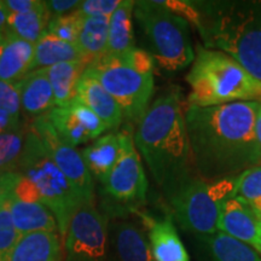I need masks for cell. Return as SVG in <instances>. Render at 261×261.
I'll use <instances>...</instances> for the list:
<instances>
[{"label":"cell","instance_id":"cell-36","mask_svg":"<svg viewBox=\"0 0 261 261\" xmlns=\"http://www.w3.org/2000/svg\"><path fill=\"white\" fill-rule=\"evenodd\" d=\"M44 3L50 18H54L75 11L79 8L81 2H77V0H48Z\"/></svg>","mask_w":261,"mask_h":261},{"label":"cell","instance_id":"cell-2","mask_svg":"<svg viewBox=\"0 0 261 261\" xmlns=\"http://www.w3.org/2000/svg\"><path fill=\"white\" fill-rule=\"evenodd\" d=\"M135 144L167 200L198 177L191 156L180 87H168L150 103L137 123Z\"/></svg>","mask_w":261,"mask_h":261},{"label":"cell","instance_id":"cell-18","mask_svg":"<svg viewBox=\"0 0 261 261\" xmlns=\"http://www.w3.org/2000/svg\"><path fill=\"white\" fill-rule=\"evenodd\" d=\"M34 45L11 32L0 39V80L16 83L31 71Z\"/></svg>","mask_w":261,"mask_h":261},{"label":"cell","instance_id":"cell-29","mask_svg":"<svg viewBox=\"0 0 261 261\" xmlns=\"http://www.w3.org/2000/svg\"><path fill=\"white\" fill-rule=\"evenodd\" d=\"M19 237L10 213L8 190L0 182V261L10 260Z\"/></svg>","mask_w":261,"mask_h":261},{"label":"cell","instance_id":"cell-31","mask_svg":"<svg viewBox=\"0 0 261 261\" xmlns=\"http://www.w3.org/2000/svg\"><path fill=\"white\" fill-rule=\"evenodd\" d=\"M81 19H83V15H80L76 10L70 14L54 17L48 22L47 33L54 37L62 39V40L76 45Z\"/></svg>","mask_w":261,"mask_h":261},{"label":"cell","instance_id":"cell-1","mask_svg":"<svg viewBox=\"0 0 261 261\" xmlns=\"http://www.w3.org/2000/svg\"><path fill=\"white\" fill-rule=\"evenodd\" d=\"M260 102L185 108L189 143L196 174L207 181L236 177L261 163L255 136Z\"/></svg>","mask_w":261,"mask_h":261},{"label":"cell","instance_id":"cell-8","mask_svg":"<svg viewBox=\"0 0 261 261\" xmlns=\"http://www.w3.org/2000/svg\"><path fill=\"white\" fill-rule=\"evenodd\" d=\"M86 71L112 94L121 108L123 119L138 123L151 103L154 74L139 73L119 56H102L91 63Z\"/></svg>","mask_w":261,"mask_h":261},{"label":"cell","instance_id":"cell-16","mask_svg":"<svg viewBox=\"0 0 261 261\" xmlns=\"http://www.w3.org/2000/svg\"><path fill=\"white\" fill-rule=\"evenodd\" d=\"M0 182L8 190L10 213H11L16 230L21 236L32 232H39V231L57 232V221L46 205L42 204L41 202L23 201L14 197L10 194L9 185L3 174L0 175Z\"/></svg>","mask_w":261,"mask_h":261},{"label":"cell","instance_id":"cell-25","mask_svg":"<svg viewBox=\"0 0 261 261\" xmlns=\"http://www.w3.org/2000/svg\"><path fill=\"white\" fill-rule=\"evenodd\" d=\"M109 18L83 16L76 46L89 65L106 54Z\"/></svg>","mask_w":261,"mask_h":261},{"label":"cell","instance_id":"cell-27","mask_svg":"<svg viewBox=\"0 0 261 261\" xmlns=\"http://www.w3.org/2000/svg\"><path fill=\"white\" fill-rule=\"evenodd\" d=\"M46 8L44 6L25 14L8 15L9 31L16 37L35 45L40 40V38L47 32V25L50 22Z\"/></svg>","mask_w":261,"mask_h":261},{"label":"cell","instance_id":"cell-33","mask_svg":"<svg viewBox=\"0 0 261 261\" xmlns=\"http://www.w3.org/2000/svg\"><path fill=\"white\" fill-rule=\"evenodd\" d=\"M121 0H85L76 11L89 17H110L120 5Z\"/></svg>","mask_w":261,"mask_h":261},{"label":"cell","instance_id":"cell-26","mask_svg":"<svg viewBox=\"0 0 261 261\" xmlns=\"http://www.w3.org/2000/svg\"><path fill=\"white\" fill-rule=\"evenodd\" d=\"M202 241L212 261H261L256 250L219 231Z\"/></svg>","mask_w":261,"mask_h":261},{"label":"cell","instance_id":"cell-5","mask_svg":"<svg viewBox=\"0 0 261 261\" xmlns=\"http://www.w3.org/2000/svg\"><path fill=\"white\" fill-rule=\"evenodd\" d=\"M14 171L23 174L35 185L42 204L54 214L58 231L64 236L70 218L85 203L48 155L31 125H28L23 150Z\"/></svg>","mask_w":261,"mask_h":261},{"label":"cell","instance_id":"cell-11","mask_svg":"<svg viewBox=\"0 0 261 261\" xmlns=\"http://www.w3.org/2000/svg\"><path fill=\"white\" fill-rule=\"evenodd\" d=\"M44 144L45 149L67 177L84 203H94L93 178L86 167L81 151L64 143L52 127L47 114L29 123Z\"/></svg>","mask_w":261,"mask_h":261},{"label":"cell","instance_id":"cell-23","mask_svg":"<svg viewBox=\"0 0 261 261\" xmlns=\"http://www.w3.org/2000/svg\"><path fill=\"white\" fill-rule=\"evenodd\" d=\"M89 64L86 62H65L51 65L46 69L56 107H63L76 98L77 85Z\"/></svg>","mask_w":261,"mask_h":261},{"label":"cell","instance_id":"cell-14","mask_svg":"<svg viewBox=\"0 0 261 261\" xmlns=\"http://www.w3.org/2000/svg\"><path fill=\"white\" fill-rule=\"evenodd\" d=\"M140 217L148 228L150 249L156 261H190L172 215L161 219H155L146 214H140Z\"/></svg>","mask_w":261,"mask_h":261},{"label":"cell","instance_id":"cell-28","mask_svg":"<svg viewBox=\"0 0 261 261\" xmlns=\"http://www.w3.org/2000/svg\"><path fill=\"white\" fill-rule=\"evenodd\" d=\"M233 197H238L261 214V163L236 175Z\"/></svg>","mask_w":261,"mask_h":261},{"label":"cell","instance_id":"cell-40","mask_svg":"<svg viewBox=\"0 0 261 261\" xmlns=\"http://www.w3.org/2000/svg\"><path fill=\"white\" fill-rule=\"evenodd\" d=\"M259 217H260V218H261V214H260V215H259Z\"/></svg>","mask_w":261,"mask_h":261},{"label":"cell","instance_id":"cell-15","mask_svg":"<svg viewBox=\"0 0 261 261\" xmlns=\"http://www.w3.org/2000/svg\"><path fill=\"white\" fill-rule=\"evenodd\" d=\"M76 98L106 123L108 129H117L122 123L121 108L112 94L89 71L85 70L81 76L77 85Z\"/></svg>","mask_w":261,"mask_h":261},{"label":"cell","instance_id":"cell-39","mask_svg":"<svg viewBox=\"0 0 261 261\" xmlns=\"http://www.w3.org/2000/svg\"><path fill=\"white\" fill-rule=\"evenodd\" d=\"M255 136L261 149V102L259 104V109H257L256 117H255Z\"/></svg>","mask_w":261,"mask_h":261},{"label":"cell","instance_id":"cell-22","mask_svg":"<svg viewBox=\"0 0 261 261\" xmlns=\"http://www.w3.org/2000/svg\"><path fill=\"white\" fill-rule=\"evenodd\" d=\"M133 0H121L109 18L106 54L103 56H121L135 47L133 40Z\"/></svg>","mask_w":261,"mask_h":261},{"label":"cell","instance_id":"cell-17","mask_svg":"<svg viewBox=\"0 0 261 261\" xmlns=\"http://www.w3.org/2000/svg\"><path fill=\"white\" fill-rule=\"evenodd\" d=\"M16 85L21 96L22 112L25 115L37 119L56 107L54 91L45 68L29 71L16 81Z\"/></svg>","mask_w":261,"mask_h":261},{"label":"cell","instance_id":"cell-10","mask_svg":"<svg viewBox=\"0 0 261 261\" xmlns=\"http://www.w3.org/2000/svg\"><path fill=\"white\" fill-rule=\"evenodd\" d=\"M69 261H104L108 252V225L94 203H85L73 214L64 234Z\"/></svg>","mask_w":261,"mask_h":261},{"label":"cell","instance_id":"cell-35","mask_svg":"<svg viewBox=\"0 0 261 261\" xmlns=\"http://www.w3.org/2000/svg\"><path fill=\"white\" fill-rule=\"evenodd\" d=\"M2 5L4 6L6 14H25V12L37 10L44 6V2L40 0H2Z\"/></svg>","mask_w":261,"mask_h":261},{"label":"cell","instance_id":"cell-9","mask_svg":"<svg viewBox=\"0 0 261 261\" xmlns=\"http://www.w3.org/2000/svg\"><path fill=\"white\" fill-rule=\"evenodd\" d=\"M120 152L103 189L108 197L126 207H136L145 202L148 192L142 159L135 144V132L127 126L119 130Z\"/></svg>","mask_w":261,"mask_h":261},{"label":"cell","instance_id":"cell-32","mask_svg":"<svg viewBox=\"0 0 261 261\" xmlns=\"http://www.w3.org/2000/svg\"><path fill=\"white\" fill-rule=\"evenodd\" d=\"M0 109L16 117H21V96L16 83L0 80Z\"/></svg>","mask_w":261,"mask_h":261},{"label":"cell","instance_id":"cell-19","mask_svg":"<svg viewBox=\"0 0 261 261\" xmlns=\"http://www.w3.org/2000/svg\"><path fill=\"white\" fill-rule=\"evenodd\" d=\"M9 261H63L61 238L48 231L22 234Z\"/></svg>","mask_w":261,"mask_h":261},{"label":"cell","instance_id":"cell-12","mask_svg":"<svg viewBox=\"0 0 261 261\" xmlns=\"http://www.w3.org/2000/svg\"><path fill=\"white\" fill-rule=\"evenodd\" d=\"M52 127L68 145L76 148L96 140L108 129L102 120L77 98L47 113Z\"/></svg>","mask_w":261,"mask_h":261},{"label":"cell","instance_id":"cell-21","mask_svg":"<svg viewBox=\"0 0 261 261\" xmlns=\"http://www.w3.org/2000/svg\"><path fill=\"white\" fill-rule=\"evenodd\" d=\"M112 240L116 261H156L148 238L135 224L121 221L114 225Z\"/></svg>","mask_w":261,"mask_h":261},{"label":"cell","instance_id":"cell-24","mask_svg":"<svg viewBox=\"0 0 261 261\" xmlns=\"http://www.w3.org/2000/svg\"><path fill=\"white\" fill-rule=\"evenodd\" d=\"M77 61L85 62L76 45L54 37L46 32L34 45V58L31 65V71L65 62Z\"/></svg>","mask_w":261,"mask_h":261},{"label":"cell","instance_id":"cell-20","mask_svg":"<svg viewBox=\"0 0 261 261\" xmlns=\"http://www.w3.org/2000/svg\"><path fill=\"white\" fill-rule=\"evenodd\" d=\"M120 152L119 132H109L83 149L81 155L93 179L104 184Z\"/></svg>","mask_w":261,"mask_h":261},{"label":"cell","instance_id":"cell-6","mask_svg":"<svg viewBox=\"0 0 261 261\" xmlns=\"http://www.w3.org/2000/svg\"><path fill=\"white\" fill-rule=\"evenodd\" d=\"M133 16L148 41V52L161 69L175 73L192 64L195 51L187 19L173 14L159 0L136 2Z\"/></svg>","mask_w":261,"mask_h":261},{"label":"cell","instance_id":"cell-3","mask_svg":"<svg viewBox=\"0 0 261 261\" xmlns=\"http://www.w3.org/2000/svg\"><path fill=\"white\" fill-rule=\"evenodd\" d=\"M203 46L224 52L261 81V0L196 2Z\"/></svg>","mask_w":261,"mask_h":261},{"label":"cell","instance_id":"cell-37","mask_svg":"<svg viewBox=\"0 0 261 261\" xmlns=\"http://www.w3.org/2000/svg\"><path fill=\"white\" fill-rule=\"evenodd\" d=\"M23 126L24 125H22L21 122V117H16L5 110L0 109V135L19 129Z\"/></svg>","mask_w":261,"mask_h":261},{"label":"cell","instance_id":"cell-34","mask_svg":"<svg viewBox=\"0 0 261 261\" xmlns=\"http://www.w3.org/2000/svg\"><path fill=\"white\" fill-rule=\"evenodd\" d=\"M121 60L125 62L127 65H129L133 69L138 70L139 73L143 74H154L155 61L151 57V55L148 51L143 50V48L133 47L126 54L119 56Z\"/></svg>","mask_w":261,"mask_h":261},{"label":"cell","instance_id":"cell-4","mask_svg":"<svg viewBox=\"0 0 261 261\" xmlns=\"http://www.w3.org/2000/svg\"><path fill=\"white\" fill-rule=\"evenodd\" d=\"M187 106L210 108L237 102H261V81L224 52L197 46L187 75Z\"/></svg>","mask_w":261,"mask_h":261},{"label":"cell","instance_id":"cell-13","mask_svg":"<svg viewBox=\"0 0 261 261\" xmlns=\"http://www.w3.org/2000/svg\"><path fill=\"white\" fill-rule=\"evenodd\" d=\"M218 231L240 241L261 255V218L238 197L224 202Z\"/></svg>","mask_w":261,"mask_h":261},{"label":"cell","instance_id":"cell-38","mask_svg":"<svg viewBox=\"0 0 261 261\" xmlns=\"http://www.w3.org/2000/svg\"><path fill=\"white\" fill-rule=\"evenodd\" d=\"M6 19H8V14H6L4 6L2 5V0H0V39L5 38L10 33Z\"/></svg>","mask_w":261,"mask_h":261},{"label":"cell","instance_id":"cell-7","mask_svg":"<svg viewBox=\"0 0 261 261\" xmlns=\"http://www.w3.org/2000/svg\"><path fill=\"white\" fill-rule=\"evenodd\" d=\"M234 179L207 181L194 178L168 200L172 218L182 230L201 240L217 233L224 202L233 197Z\"/></svg>","mask_w":261,"mask_h":261},{"label":"cell","instance_id":"cell-30","mask_svg":"<svg viewBox=\"0 0 261 261\" xmlns=\"http://www.w3.org/2000/svg\"><path fill=\"white\" fill-rule=\"evenodd\" d=\"M28 126L0 135V168L14 171L24 146Z\"/></svg>","mask_w":261,"mask_h":261}]
</instances>
